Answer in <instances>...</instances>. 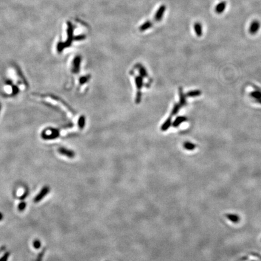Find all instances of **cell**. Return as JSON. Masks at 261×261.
<instances>
[{
  "label": "cell",
  "instance_id": "obj_19",
  "mask_svg": "<svg viewBox=\"0 0 261 261\" xmlns=\"http://www.w3.org/2000/svg\"><path fill=\"white\" fill-rule=\"evenodd\" d=\"M26 206H27V204H26V203L25 201H22V202H21L18 204V210L19 211H20V212H23V211H24L26 209Z\"/></svg>",
  "mask_w": 261,
  "mask_h": 261
},
{
  "label": "cell",
  "instance_id": "obj_5",
  "mask_svg": "<svg viewBox=\"0 0 261 261\" xmlns=\"http://www.w3.org/2000/svg\"><path fill=\"white\" fill-rule=\"evenodd\" d=\"M165 10H166V6L164 5H162L159 7L155 15V19L156 21H160L161 20L164 13L165 12Z\"/></svg>",
  "mask_w": 261,
  "mask_h": 261
},
{
  "label": "cell",
  "instance_id": "obj_1",
  "mask_svg": "<svg viewBox=\"0 0 261 261\" xmlns=\"http://www.w3.org/2000/svg\"><path fill=\"white\" fill-rule=\"evenodd\" d=\"M9 74L12 77L11 78L14 83H16L21 90L24 91L27 88L28 84L18 69L15 67H12L10 70Z\"/></svg>",
  "mask_w": 261,
  "mask_h": 261
},
{
  "label": "cell",
  "instance_id": "obj_31",
  "mask_svg": "<svg viewBox=\"0 0 261 261\" xmlns=\"http://www.w3.org/2000/svg\"><path fill=\"white\" fill-rule=\"evenodd\" d=\"M0 110H1V105H0Z\"/></svg>",
  "mask_w": 261,
  "mask_h": 261
},
{
  "label": "cell",
  "instance_id": "obj_14",
  "mask_svg": "<svg viewBox=\"0 0 261 261\" xmlns=\"http://www.w3.org/2000/svg\"><path fill=\"white\" fill-rule=\"evenodd\" d=\"M201 91L200 90H192L189 91L186 94V97H196L197 96H200V95H201Z\"/></svg>",
  "mask_w": 261,
  "mask_h": 261
},
{
  "label": "cell",
  "instance_id": "obj_32",
  "mask_svg": "<svg viewBox=\"0 0 261 261\" xmlns=\"http://www.w3.org/2000/svg\"><path fill=\"white\" fill-rule=\"evenodd\" d=\"M260 259H261V257H260Z\"/></svg>",
  "mask_w": 261,
  "mask_h": 261
},
{
  "label": "cell",
  "instance_id": "obj_16",
  "mask_svg": "<svg viewBox=\"0 0 261 261\" xmlns=\"http://www.w3.org/2000/svg\"><path fill=\"white\" fill-rule=\"evenodd\" d=\"M183 147L187 150H193L196 148V145L189 142H186L183 144Z\"/></svg>",
  "mask_w": 261,
  "mask_h": 261
},
{
  "label": "cell",
  "instance_id": "obj_23",
  "mask_svg": "<svg viewBox=\"0 0 261 261\" xmlns=\"http://www.w3.org/2000/svg\"><path fill=\"white\" fill-rule=\"evenodd\" d=\"M10 255V253L9 252L5 253L1 257H0V261H7L9 259V257Z\"/></svg>",
  "mask_w": 261,
  "mask_h": 261
},
{
  "label": "cell",
  "instance_id": "obj_17",
  "mask_svg": "<svg viewBox=\"0 0 261 261\" xmlns=\"http://www.w3.org/2000/svg\"><path fill=\"white\" fill-rule=\"evenodd\" d=\"M181 106L180 105V103H175V105H174L172 110V111H171V114H170L171 116L176 115L179 112L180 108H181Z\"/></svg>",
  "mask_w": 261,
  "mask_h": 261
},
{
  "label": "cell",
  "instance_id": "obj_2",
  "mask_svg": "<svg viewBox=\"0 0 261 261\" xmlns=\"http://www.w3.org/2000/svg\"><path fill=\"white\" fill-rule=\"evenodd\" d=\"M50 191V188L49 186H44L40 192L36 195V197L33 199V202L35 203H38L42 201L44 198L46 196L49 194V193Z\"/></svg>",
  "mask_w": 261,
  "mask_h": 261
},
{
  "label": "cell",
  "instance_id": "obj_28",
  "mask_svg": "<svg viewBox=\"0 0 261 261\" xmlns=\"http://www.w3.org/2000/svg\"><path fill=\"white\" fill-rule=\"evenodd\" d=\"M141 96H142L141 93L139 91L138 93H137V97H136V102H137V103H139V102H140V100H141Z\"/></svg>",
  "mask_w": 261,
  "mask_h": 261
},
{
  "label": "cell",
  "instance_id": "obj_27",
  "mask_svg": "<svg viewBox=\"0 0 261 261\" xmlns=\"http://www.w3.org/2000/svg\"><path fill=\"white\" fill-rule=\"evenodd\" d=\"M88 79H89V77H81L80 79V82L81 84H83V83H84L85 82H86L87 80H88Z\"/></svg>",
  "mask_w": 261,
  "mask_h": 261
},
{
  "label": "cell",
  "instance_id": "obj_30",
  "mask_svg": "<svg viewBox=\"0 0 261 261\" xmlns=\"http://www.w3.org/2000/svg\"><path fill=\"white\" fill-rule=\"evenodd\" d=\"M3 219V215L1 212H0V221H1Z\"/></svg>",
  "mask_w": 261,
  "mask_h": 261
},
{
  "label": "cell",
  "instance_id": "obj_11",
  "mask_svg": "<svg viewBox=\"0 0 261 261\" xmlns=\"http://www.w3.org/2000/svg\"><path fill=\"white\" fill-rule=\"evenodd\" d=\"M80 63V58L79 56H77L74 59L73 61V72L75 73L79 72Z\"/></svg>",
  "mask_w": 261,
  "mask_h": 261
},
{
  "label": "cell",
  "instance_id": "obj_24",
  "mask_svg": "<svg viewBox=\"0 0 261 261\" xmlns=\"http://www.w3.org/2000/svg\"><path fill=\"white\" fill-rule=\"evenodd\" d=\"M78 124H79V126L80 128H81V129L83 128L84 125H85V118H84V117L82 116V117L79 119V122H78Z\"/></svg>",
  "mask_w": 261,
  "mask_h": 261
},
{
  "label": "cell",
  "instance_id": "obj_13",
  "mask_svg": "<svg viewBox=\"0 0 261 261\" xmlns=\"http://www.w3.org/2000/svg\"><path fill=\"white\" fill-rule=\"evenodd\" d=\"M171 124H172V118H171V117H169L166 119V120L162 125L161 128V130H163V131H166V130H167L170 128Z\"/></svg>",
  "mask_w": 261,
  "mask_h": 261
},
{
  "label": "cell",
  "instance_id": "obj_22",
  "mask_svg": "<svg viewBox=\"0 0 261 261\" xmlns=\"http://www.w3.org/2000/svg\"><path fill=\"white\" fill-rule=\"evenodd\" d=\"M139 70H140V73L142 77H146L147 76V72L146 70V69L142 67V65H140V67L139 68Z\"/></svg>",
  "mask_w": 261,
  "mask_h": 261
},
{
  "label": "cell",
  "instance_id": "obj_8",
  "mask_svg": "<svg viewBox=\"0 0 261 261\" xmlns=\"http://www.w3.org/2000/svg\"><path fill=\"white\" fill-rule=\"evenodd\" d=\"M179 91V96H180V105L183 106H185L187 103V100H186V94L184 93L183 88L181 87L179 88L178 90Z\"/></svg>",
  "mask_w": 261,
  "mask_h": 261
},
{
  "label": "cell",
  "instance_id": "obj_15",
  "mask_svg": "<svg viewBox=\"0 0 261 261\" xmlns=\"http://www.w3.org/2000/svg\"><path fill=\"white\" fill-rule=\"evenodd\" d=\"M250 95L255 100L260 99L261 98V90L259 88H256V90L251 92Z\"/></svg>",
  "mask_w": 261,
  "mask_h": 261
},
{
  "label": "cell",
  "instance_id": "obj_29",
  "mask_svg": "<svg viewBox=\"0 0 261 261\" xmlns=\"http://www.w3.org/2000/svg\"><path fill=\"white\" fill-rule=\"evenodd\" d=\"M256 100V102L257 103H259V104H261V98L258 99H256V100Z\"/></svg>",
  "mask_w": 261,
  "mask_h": 261
},
{
  "label": "cell",
  "instance_id": "obj_26",
  "mask_svg": "<svg viewBox=\"0 0 261 261\" xmlns=\"http://www.w3.org/2000/svg\"><path fill=\"white\" fill-rule=\"evenodd\" d=\"M28 191L27 190H26L25 192H24V193L21 196V197H20V198H19V199L21 200H25L26 199V198L27 197V195H28Z\"/></svg>",
  "mask_w": 261,
  "mask_h": 261
},
{
  "label": "cell",
  "instance_id": "obj_7",
  "mask_svg": "<svg viewBox=\"0 0 261 261\" xmlns=\"http://www.w3.org/2000/svg\"><path fill=\"white\" fill-rule=\"evenodd\" d=\"M227 3L226 1H223L220 2V3L218 4L215 7V12L218 14H221L223 12H224V10L226 9Z\"/></svg>",
  "mask_w": 261,
  "mask_h": 261
},
{
  "label": "cell",
  "instance_id": "obj_12",
  "mask_svg": "<svg viewBox=\"0 0 261 261\" xmlns=\"http://www.w3.org/2000/svg\"><path fill=\"white\" fill-rule=\"evenodd\" d=\"M4 90L5 93L9 95H12L15 93V89L11 85H6L4 86Z\"/></svg>",
  "mask_w": 261,
  "mask_h": 261
},
{
  "label": "cell",
  "instance_id": "obj_21",
  "mask_svg": "<svg viewBox=\"0 0 261 261\" xmlns=\"http://www.w3.org/2000/svg\"><path fill=\"white\" fill-rule=\"evenodd\" d=\"M152 25V23H151V22L147 21V23H145V24L142 26V27H141V30H147V29L151 27Z\"/></svg>",
  "mask_w": 261,
  "mask_h": 261
},
{
  "label": "cell",
  "instance_id": "obj_25",
  "mask_svg": "<svg viewBox=\"0 0 261 261\" xmlns=\"http://www.w3.org/2000/svg\"><path fill=\"white\" fill-rule=\"evenodd\" d=\"M44 254V250H42V252L38 254V256L37 257V259H36V261H42Z\"/></svg>",
  "mask_w": 261,
  "mask_h": 261
},
{
  "label": "cell",
  "instance_id": "obj_20",
  "mask_svg": "<svg viewBox=\"0 0 261 261\" xmlns=\"http://www.w3.org/2000/svg\"><path fill=\"white\" fill-rule=\"evenodd\" d=\"M33 246L35 249L40 248L41 246V241L39 240V239H35V240H34L33 242Z\"/></svg>",
  "mask_w": 261,
  "mask_h": 261
},
{
  "label": "cell",
  "instance_id": "obj_6",
  "mask_svg": "<svg viewBox=\"0 0 261 261\" xmlns=\"http://www.w3.org/2000/svg\"><path fill=\"white\" fill-rule=\"evenodd\" d=\"M226 218H227L229 221H230L231 222H232L233 223H234V224L238 223L241 220V218H240V217H239V216L237 215H236V214L228 213V214L226 215Z\"/></svg>",
  "mask_w": 261,
  "mask_h": 261
},
{
  "label": "cell",
  "instance_id": "obj_10",
  "mask_svg": "<svg viewBox=\"0 0 261 261\" xmlns=\"http://www.w3.org/2000/svg\"><path fill=\"white\" fill-rule=\"evenodd\" d=\"M194 30L195 32L196 35L197 36L200 37L203 35V29H202V26L200 23H195L194 24Z\"/></svg>",
  "mask_w": 261,
  "mask_h": 261
},
{
  "label": "cell",
  "instance_id": "obj_18",
  "mask_svg": "<svg viewBox=\"0 0 261 261\" xmlns=\"http://www.w3.org/2000/svg\"><path fill=\"white\" fill-rule=\"evenodd\" d=\"M136 83L137 86L138 90H141L142 85H143V79H142V76H137L136 78Z\"/></svg>",
  "mask_w": 261,
  "mask_h": 261
},
{
  "label": "cell",
  "instance_id": "obj_4",
  "mask_svg": "<svg viewBox=\"0 0 261 261\" xmlns=\"http://www.w3.org/2000/svg\"><path fill=\"white\" fill-rule=\"evenodd\" d=\"M58 151L61 155L67 157L72 159V158H74L75 157V153L73 151H72L71 150L65 149L63 147H61V148L59 149Z\"/></svg>",
  "mask_w": 261,
  "mask_h": 261
},
{
  "label": "cell",
  "instance_id": "obj_9",
  "mask_svg": "<svg viewBox=\"0 0 261 261\" xmlns=\"http://www.w3.org/2000/svg\"><path fill=\"white\" fill-rule=\"evenodd\" d=\"M187 121V118L185 116H178L174 120L172 123V126L174 128H177L182 123Z\"/></svg>",
  "mask_w": 261,
  "mask_h": 261
},
{
  "label": "cell",
  "instance_id": "obj_3",
  "mask_svg": "<svg viewBox=\"0 0 261 261\" xmlns=\"http://www.w3.org/2000/svg\"><path fill=\"white\" fill-rule=\"evenodd\" d=\"M260 27V24L259 23V21L257 20H254L250 24L249 27V32L251 35H254L259 31Z\"/></svg>",
  "mask_w": 261,
  "mask_h": 261
}]
</instances>
